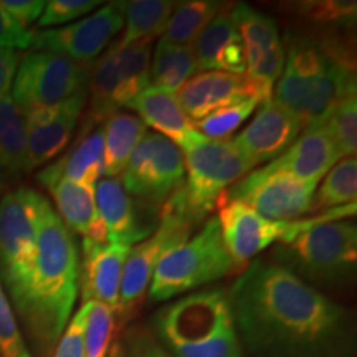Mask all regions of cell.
Masks as SVG:
<instances>
[{
	"label": "cell",
	"mask_w": 357,
	"mask_h": 357,
	"mask_svg": "<svg viewBox=\"0 0 357 357\" xmlns=\"http://www.w3.org/2000/svg\"><path fill=\"white\" fill-rule=\"evenodd\" d=\"M45 3L43 0H0L3 10L26 30L42 17Z\"/></svg>",
	"instance_id": "41"
},
{
	"label": "cell",
	"mask_w": 357,
	"mask_h": 357,
	"mask_svg": "<svg viewBox=\"0 0 357 357\" xmlns=\"http://www.w3.org/2000/svg\"><path fill=\"white\" fill-rule=\"evenodd\" d=\"M258 105H261V100L250 98V100L227 106V108H222L215 111V113L205 116V118L194 123V128L207 139L229 141L231 134L242 126L245 119L252 116Z\"/></svg>",
	"instance_id": "33"
},
{
	"label": "cell",
	"mask_w": 357,
	"mask_h": 357,
	"mask_svg": "<svg viewBox=\"0 0 357 357\" xmlns=\"http://www.w3.org/2000/svg\"><path fill=\"white\" fill-rule=\"evenodd\" d=\"M0 357H33L20 331L15 311L0 283Z\"/></svg>",
	"instance_id": "36"
},
{
	"label": "cell",
	"mask_w": 357,
	"mask_h": 357,
	"mask_svg": "<svg viewBox=\"0 0 357 357\" xmlns=\"http://www.w3.org/2000/svg\"><path fill=\"white\" fill-rule=\"evenodd\" d=\"M78 293V245L47 200L40 213L33 266L24 287L10 300L40 357H52L73 316Z\"/></svg>",
	"instance_id": "2"
},
{
	"label": "cell",
	"mask_w": 357,
	"mask_h": 357,
	"mask_svg": "<svg viewBox=\"0 0 357 357\" xmlns=\"http://www.w3.org/2000/svg\"><path fill=\"white\" fill-rule=\"evenodd\" d=\"M356 213V204L333 208L324 212V215L300 220H270L258 215L252 208L240 202H222L218 212V225H220L222 240L229 250L234 261L243 270V266L253 257L260 255L266 248L275 243H287L300 231L311 229L319 222H333L336 218H347Z\"/></svg>",
	"instance_id": "9"
},
{
	"label": "cell",
	"mask_w": 357,
	"mask_h": 357,
	"mask_svg": "<svg viewBox=\"0 0 357 357\" xmlns=\"http://www.w3.org/2000/svg\"><path fill=\"white\" fill-rule=\"evenodd\" d=\"M123 349L126 357H172L146 329L131 328L124 334Z\"/></svg>",
	"instance_id": "39"
},
{
	"label": "cell",
	"mask_w": 357,
	"mask_h": 357,
	"mask_svg": "<svg viewBox=\"0 0 357 357\" xmlns=\"http://www.w3.org/2000/svg\"><path fill=\"white\" fill-rule=\"evenodd\" d=\"M268 258L312 287L347 283L356 275L357 227L349 220L319 222L276 245Z\"/></svg>",
	"instance_id": "6"
},
{
	"label": "cell",
	"mask_w": 357,
	"mask_h": 357,
	"mask_svg": "<svg viewBox=\"0 0 357 357\" xmlns=\"http://www.w3.org/2000/svg\"><path fill=\"white\" fill-rule=\"evenodd\" d=\"M318 185L307 184L271 164L250 171L223 194L225 202H240L270 220H300L312 212Z\"/></svg>",
	"instance_id": "11"
},
{
	"label": "cell",
	"mask_w": 357,
	"mask_h": 357,
	"mask_svg": "<svg viewBox=\"0 0 357 357\" xmlns=\"http://www.w3.org/2000/svg\"><path fill=\"white\" fill-rule=\"evenodd\" d=\"M176 98L192 123L250 98L268 100L247 75L227 71H200L184 83Z\"/></svg>",
	"instance_id": "17"
},
{
	"label": "cell",
	"mask_w": 357,
	"mask_h": 357,
	"mask_svg": "<svg viewBox=\"0 0 357 357\" xmlns=\"http://www.w3.org/2000/svg\"><path fill=\"white\" fill-rule=\"evenodd\" d=\"M305 124L273 98L261 102L253 121L231 139L253 167L271 162L298 139Z\"/></svg>",
	"instance_id": "16"
},
{
	"label": "cell",
	"mask_w": 357,
	"mask_h": 357,
	"mask_svg": "<svg viewBox=\"0 0 357 357\" xmlns=\"http://www.w3.org/2000/svg\"><path fill=\"white\" fill-rule=\"evenodd\" d=\"M96 211L106 243H139L153 234L154 227L141 222L139 211L118 177H105L95 187Z\"/></svg>",
	"instance_id": "20"
},
{
	"label": "cell",
	"mask_w": 357,
	"mask_h": 357,
	"mask_svg": "<svg viewBox=\"0 0 357 357\" xmlns=\"http://www.w3.org/2000/svg\"><path fill=\"white\" fill-rule=\"evenodd\" d=\"M86 101L88 89H84L52 108L24 113L29 171L47 164L68 146L79 118L86 108Z\"/></svg>",
	"instance_id": "15"
},
{
	"label": "cell",
	"mask_w": 357,
	"mask_h": 357,
	"mask_svg": "<svg viewBox=\"0 0 357 357\" xmlns=\"http://www.w3.org/2000/svg\"><path fill=\"white\" fill-rule=\"evenodd\" d=\"M108 357H126V352H124L121 342H116V344L111 346Z\"/></svg>",
	"instance_id": "43"
},
{
	"label": "cell",
	"mask_w": 357,
	"mask_h": 357,
	"mask_svg": "<svg viewBox=\"0 0 357 357\" xmlns=\"http://www.w3.org/2000/svg\"><path fill=\"white\" fill-rule=\"evenodd\" d=\"M294 10L301 13L307 20L319 22V24H334L337 26L356 25L357 3L352 0H319V2H300Z\"/></svg>",
	"instance_id": "35"
},
{
	"label": "cell",
	"mask_w": 357,
	"mask_h": 357,
	"mask_svg": "<svg viewBox=\"0 0 357 357\" xmlns=\"http://www.w3.org/2000/svg\"><path fill=\"white\" fill-rule=\"evenodd\" d=\"M357 197V160L342 158L331 171L326 174L323 185L314 192L312 197V212L333 211L356 204Z\"/></svg>",
	"instance_id": "31"
},
{
	"label": "cell",
	"mask_w": 357,
	"mask_h": 357,
	"mask_svg": "<svg viewBox=\"0 0 357 357\" xmlns=\"http://www.w3.org/2000/svg\"><path fill=\"white\" fill-rule=\"evenodd\" d=\"M100 6L101 2L98 0H50L45 3L43 13L37 25L40 29H52V26L77 22L82 17L95 12Z\"/></svg>",
	"instance_id": "37"
},
{
	"label": "cell",
	"mask_w": 357,
	"mask_h": 357,
	"mask_svg": "<svg viewBox=\"0 0 357 357\" xmlns=\"http://www.w3.org/2000/svg\"><path fill=\"white\" fill-rule=\"evenodd\" d=\"M220 10L222 3L215 0H189L176 3L160 42L194 47L195 40Z\"/></svg>",
	"instance_id": "29"
},
{
	"label": "cell",
	"mask_w": 357,
	"mask_h": 357,
	"mask_svg": "<svg viewBox=\"0 0 357 357\" xmlns=\"http://www.w3.org/2000/svg\"><path fill=\"white\" fill-rule=\"evenodd\" d=\"M0 187H2V171H0Z\"/></svg>",
	"instance_id": "44"
},
{
	"label": "cell",
	"mask_w": 357,
	"mask_h": 357,
	"mask_svg": "<svg viewBox=\"0 0 357 357\" xmlns=\"http://www.w3.org/2000/svg\"><path fill=\"white\" fill-rule=\"evenodd\" d=\"M114 314L111 307L89 303L86 331H84V357H108L111 336L114 331Z\"/></svg>",
	"instance_id": "34"
},
{
	"label": "cell",
	"mask_w": 357,
	"mask_h": 357,
	"mask_svg": "<svg viewBox=\"0 0 357 357\" xmlns=\"http://www.w3.org/2000/svg\"><path fill=\"white\" fill-rule=\"evenodd\" d=\"M181 153L185 166L184 184L162 205V213H176L194 225L220 205L223 194L253 169L231 141L202 137Z\"/></svg>",
	"instance_id": "5"
},
{
	"label": "cell",
	"mask_w": 357,
	"mask_h": 357,
	"mask_svg": "<svg viewBox=\"0 0 357 357\" xmlns=\"http://www.w3.org/2000/svg\"><path fill=\"white\" fill-rule=\"evenodd\" d=\"M124 26V2H109L73 24L33 32L32 48L91 65Z\"/></svg>",
	"instance_id": "14"
},
{
	"label": "cell",
	"mask_w": 357,
	"mask_h": 357,
	"mask_svg": "<svg viewBox=\"0 0 357 357\" xmlns=\"http://www.w3.org/2000/svg\"><path fill=\"white\" fill-rule=\"evenodd\" d=\"M176 7L167 0H132L124 2V24L126 29L113 47L124 48L141 42H153L162 37L169 17Z\"/></svg>",
	"instance_id": "26"
},
{
	"label": "cell",
	"mask_w": 357,
	"mask_h": 357,
	"mask_svg": "<svg viewBox=\"0 0 357 357\" xmlns=\"http://www.w3.org/2000/svg\"><path fill=\"white\" fill-rule=\"evenodd\" d=\"M126 108L136 111L137 118L155 132L174 142L184 151L202 139V134L194 128L189 116L178 105L176 95L151 84L144 91L128 102Z\"/></svg>",
	"instance_id": "21"
},
{
	"label": "cell",
	"mask_w": 357,
	"mask_h": 357,
	"mask_svg": "<svg viewBox=\"0 0 357 357\" xmlns=\"http://www.w3.org/2000/svg\"><path fill=\"white\" fill-rule=\"evenodd\" d=\"M102 126L105 137V174L102 177L121 176L132 151L147 134L146 124L131 113H116Z\"/></svg>",
	"instance_id": "25"
},
{
	"label": "cell",
	"mask_w": 357,
	"mask_h": 357,
	"mask_svg": "<svg viewBox=\"0 0 357 357\" xmlns=\"http://www.w3.org/2000/svg\"><path fill=\"white\" fill-rule=\"evenodd\" d=\"M20 53L10 48H0V98L10 95L13 78L20 63Z\"/></svg>",
	"instance_id": "42"
},
{
	"label": "cell",
	"mask_w": 357,
	"mask_h": 357,
	"mask_svg": "<svg viewBox=\"0 0 357 357\" xmlns=\"http://www.w3.org/2000/svg\"><path fill=\"white\" fill-rule=\"evenodd\" d=\"M331 132L324 119L312 121L303 128L298 139L271 164L278 171L288 172L307 184L318 185L319 181L341 160Z\"/></svg>",
	"instance_id": "19"
},
{
	"label": "cell",
	"mask_w": 357,
	"mask_h": 357,
	"mask_svg": "<svg viewBox=\"0 0 357 357\" xmlns=\"http://www.w3.org/2000/svg\"><path fill=\"white\" fill-rule=\"evenodd\" d=\"M230 15L242 38L247 66L260 58L263 53L283 43L276 22L253 7L238 3L230 8Z\"/></svg>",
	"instance_id": "30"
},
{
	"label": "cell",
	"mask_w": 357,
	"mask_h": 357,
	"mask_svg": "<svg viewBox=\"0 0 357 357\" xmlns=\"http://www.w3.org/2000/svg\"><path fill=\"white\" fill-rule=\"evenodd\" d=\"M33 32L20 26L0 6V48L26 50L32 48Z\"/></svg>",
	"instance_id": "40"
},
{
	"label": "cell",
	"mask_w": 357,
	"mask_h": 357,
	"mask_svg": "<svg viewBox=\"0 0 357 357\" xmlns=\"http://www.w3.org/2000/svg\"><path fill=\"white\" fill-rule=\"evenodd\" d=\"M284 65L273 100L303 124L324 118L339 101L357 93L354 61L342 48L326 47L300 33L284 37Z\"/></svg>",
	"instance_id": "3"
},
{
	"label": "cell",
	"mask_w": 357,
	"mask_h": 357,
	"mask_svg": "<svg viewBox=\"0 0 357 357\" xmlns=\"http://www.w3.org/2000/svg\"><path fill=\"white\" fill-rule=\"evenodd\" d=\"M200 71L245 73V48L230 15V8L217 13L192 47Z\"/></svg>",
	"instance_id": "22"
},
{
	"label": "cell",
	"mask_w": 357,
	"mask_h": 357,
	"mask_svg": "<svg viewBox=\"0 0 357 357\" xmlns=\"http://www.w3.org/2000/svg\"><path fill=\"white\" fill-rule=\"evenodd\" d=\"M124 190L132 199L162 207L184 184L185 166L181 149L158 132H147L121 174Z\"/></svg>",
	"instance_id": "12"
},
{
	"label": "cell",
	"mask_w": 357,
	"mask_h": 357,
	"mask_svg": "<svg viewBox=\"0 0 357 357\" xmlns=\"http://www.w3.org/2000/svg\"><path fill=\"white\" fill-rule=\"evenodd\" d=\"M91 65L78 63L52 52H30L20 58L12 84V100L29 113L52 108L88 89Z\"/></svg>",
	"instance_id": "10"
},
{
	"label": "cell",
	"mask_w": 357,
	"mask_h": 357,
	"mask_svg": "<svg viewBox=\"0 0 357 357\" xmlns=\"http://www.w3.org/2000/svg\"><path fill=\"white\" fill-rule=\"evenodd\" d=\"M197 61L192 47H178L160 42L155 45L151 60V84L164 91L176 93L185 82L197 75Z\"/></svg>",
	"instance_id": "27"
},
{
	"label": "cell",
	"mask_w": 357,
	"mask_h": 357,
	"mask_svg": "<svg viewBox=\"0 0 357 357\" xmlns=\"http://www.w3.org/2000/svg\"><path fill=\"white\" fill-rule=\"evenodd\" d=\"M194 223L176 213H160V222L153 234L132 245L123 268L119 287L118 312L119 319L126 321L144 300L154 271L169 250L190 238Z\"/></svg>",
	"instance_id": "13"
},
{
	"label": "cell",
	"mask_w": 357,
	"mask_h": 357,
	"mask_svg": "<svg viewBox=\"0 0 357 357\" xmlns=\"http://www.w3.org/2000/svg\"><path fill=\"white\" fill-rule=\"evenodd\" d=\"M331 137L341 158H352L357 151V96L347 95L324 116Z\"/></svg>",
	"instance_id": "32"
},
{
	"label": "cell",
	"mask_w": 357,
	"mask_h": 357,
	"mask_svg": "<svg viewBox=\"0 0 357 357\" xmlns=\"http://www.w3.org/2000/svg\"><path fill=\"white\" fill-rule=\"evenodd\" d=\"M47 199L17 187L0 199V283L8 301L20 291L37 255L40 213Z\"/></svg>",
	"instance_id": "8"
},
{
	"label": "cell",
	"mask_w": 357,
	"mask_h": 357,
	"mask_svg": "<svg viewBox=\"0 0 357 357\" xmlns=\"http://www.w3.org/2000/svg\"><path fill=\"white\" fill-rule=\"evenodd\" d=\"M242 349L252 357H354L347 307L270 258L243 268L229 289Z\"/></svg>",
	"instance_id": "1"
},
{
	"label": "cell",
	"mask_w": 357,
	"mask_h": 357,
	"mask_svg": "<svg viewBox=\"0 0 357 357\" xmlns=\"http://www.w3.org/2000/svg\"><path fill=\"white\" fill-rule=\"evenodd\" d=\"M159 344L172 357H243L229 289H199L167 303L154 316Z\"/></svg>",
	"instance_id": "4"
},
{
	"label": "cell",
	"mask_w": 357,
	"mask_h": 357,
	"mask_svg": "<svg viewBox=\"0 0 357 357\" xmlns=\"http://www.w3.org/2000/svg\"><path fill=\"white\" fill-rule=\"evenodd\" d=\"M236 270H242L222 240L217 218L202 225L199 234L169 250L155 268L149 293L151 301L164 303L205 284L215 283ZM243 271V270H242Z\"/></svg>",
	"instance_id": "7"
},
{
	"label": "cell",
	"mask_w": 357,
	"mask_h": 357,
	"mask_svg": "<svg viewBox=\"0 0 357 357\" xmlns=\"http://www.w3.org/2000/svg\"><path fill=\"white\" fill-rule=\"evenodd\" d=\"M88 311L89 303H82L58 339L52 357H84V331H86Z\"/></svg>",
	"instance_id": "38"
},
{
	"label": "cell",
	"mask_w": 357,
	"mask_h": 357,
	"mask_svg": "<svg viewBox=\"0 0 357 357\" xmlns=\"http://www.w3.org/2000/svg\"><path fill=\"white\" fill-rule=\"evenodd\" d=\"M0 171L8 174L29 171L25 116L12 95L0 98Z\"/></svg>",
	"instance_id": "28"
},
{
	"label": "cell",
	"mask_w": 357,
	"mask_h": 357,
	"mask_svg": "<svg viewBox=\"0 0 357 357\" xmlns=\"http://www.w3.org/2000/svg\"><path fill=\"white\" fill-rule=\"evenodd\" d=\"M132 245L83 238L79 257V289L83 303H100L116 312L123 268Z\"/></svg>",
	"instance_id": "18"
},
{
	"label": "cell",
	"mask_w": 357,
	"mask_h": 357,
	"mask_svg": "<svg viewBox=\"0 0 357 357\" xmlns=\"http://www.w3.org/2000/svg\"><path fill=\"white\" fill-rule=\"evenodd\" d=\"M105 174V137L102 126L79 134L75 146L61 155L52 166L38 172V182L42 185L50 184L56 178L78 182V184L95 189Z\"/></svg>",
	"instance_id": "23"
},
{
	"label": "cell",
	"mask_w": 357,
	"mask_h": 357,
	"mask_svg": "<svg viewBox=\"0 0 357 357\" xmlns=\"http://www.w3.org/2000/svg\"><path fill=\"white\" fill-rule=\"evenodd\" d=\"M45 187L55 200L56 213L66 229L83 238L105 242V230L96 211L95 189L66 178H56Z\"/></svg>",
	"instance_id": "24"
}]
</instances>
